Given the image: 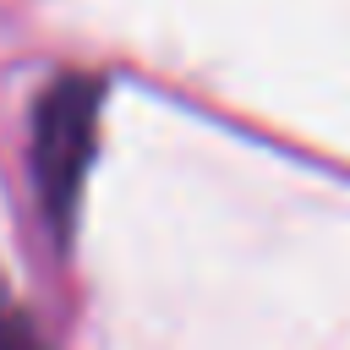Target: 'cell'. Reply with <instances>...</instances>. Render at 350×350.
<instances>
[{
  "label": "cell",
  "mask_w": 350,
  "mask_h": 350,
  "mask_svg": "<svg viewBox=\"0 0 350 350\" xmlns=\"http://www.w3.org/2000/svg\"><path fill=\"white\" fill-rule=\"evenodd\" d=\"M0 350H49V339L33 328V317L16 306L11 284L0 279Z\"/></svg>",
  "instance_id": "2"
},
{
  "label": "cell",
  "mask_w": 350,
  "mask_h": 350,
  "mask_svg": "<svg viewBox=\"0 0 350 350\" xmlns=\"http://www.w3.org/2000/svg\"><path fill=\"white\" fill-rule=\"evenodd\" d=\"M98 98L104 82L98 77H60L38 109H33V180H38V202L49 213V224L66 235L71 213H77V191L82 175L93 164V142H98Z\"/></svg>",
  "instance_id": "1"
}]
</instances>
